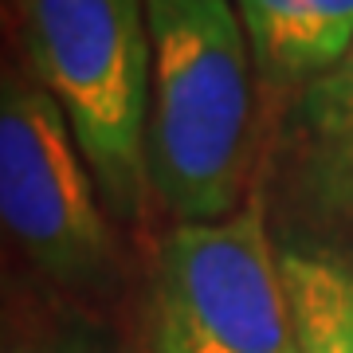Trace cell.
<instances>
[{
	"label": "cell",
	"instance_id": "obj_1",
	"mask_svg": "<svg viewBox=\"0 0 353 353\" xmlns=\"http://www.w3.org/2000/svg\"><path fill=\"white\" fill-rule=\"evenodd\" d=\"M150 196L176 224L243 208L255 161V59L236 0H145Z\"/></svg>",
	"mask_w": 353,
	"mask_h": 353
},
{
	"label": "cell",
	"instance_id": "obj_2",
	"mask_svg": "<svg viewBox=\"0 0 353 353\" xmlns=\"http://www.w3.org/2000/svg\"><path fill=\"white\" fill-rule=\"evenodd\" d=\"M12 55L63 106L114 224L145 216V0H4Z\"/></svg>",
	"mask_w": 353,
	"mask_h": 353
},
{
	"label": "cell",
	"instance_id": "obj_3",
	"mask_svg": "<svg viewBox=\"0 0 353 353\" xmlns=\"http://www.w3.org/2000/svg\"><path fill=\"white\" fill-rule=\"evenodd\" d=\"M0 236L39 287L99 314L122 294L126 252L63 106L0 59Z\"/></svg>",
	"mask_w": 353,
	"mask_h": 353
},
{
	"label": "cell",
	"instance_id": "obj_4",
	"mask_svg": "<svg viewBox=\"0 0 353 353\" xmlns=\"http://www.w3.org/2000/svg\"><path fill=\"white\" fill-rule=\"evenodd\" d=\"M138 353H290L279 252L263 204L176 224L150 259Z\"/></svg>",
	"mask_w": 353,
	"mask_h": 353
},
{
	"label": "cell",
	"instance_id": "obj_5",
	"mask_svg": "<svg viewBox=\"0 0 353 353\" xmlns=\"http://www.w3.org/2000/svg\"><path fill=\"white\" fill-rule=\"evenodd\" d=\"M236 12L275 90H306L353 43V0H236Z\"/></svg>",
	"mask_w": 353,
	"mask_h": 353
},
{
	"label": "cell",
	"instance_id": "obj_6",
	"mask_svg": "<svg viewBox=\"0 0 353 353\" xmlns=\"http://www.w3.org/2000/svg\"><path fill=\"white\" fill-rule=\"evenodd\" d=\"M294 173L322 216H353V43L326 75L299 90Z\"/></svg>",
	"mask_w": 353,
	"mask_h": 353
},
{
	"label": "cell",
	"instance_id": "obj_7",
	"mask_svg": "<svg viewBox=\"0 0 353 353\" xmlns=\"http://www.w3.org/2000/svg\"><path fill=\"white\" fill-rule=\"evenodd\" d=\"M290 353H353V267L330 252H279Z\"/></svg>",
	"mask_w": 353,
	"mask_h": 353
},
{
	"label": "cell",
	"instance_id": "obj_8",
	"mask_svg": "<svg viewBox=\"0 0 353 353\" xmlns=\"http://www.w3.org/2000/svg\"><path fill=\"white\" fill-rule=\"evenodd\" d=\"M0 353H118L94 310L28 283L0 299Z\"/></svg>",
	"mask_w": 353,
	"mask_h": 353
},
{
	"label": "cell",
	"instance_id": "obj_9",
	"mask_svg": "<svg viewBox=\"0 0 353 353\" xmlns=\"http://www.w3.org/2000/svg\"><path fill=\"white\" fill-rule=\"evenodd\" d=\"M24 287L28 283L12 267V252H8V243H4V236H0V299H8V294H16V290H24Z\"/></svg>",
	"mask_w": 353,
	"mask_h": 353
},
{
	"label": "cell",
	"instance_id": "obj_10",
	"mask_svg": "<svg viewBox=\"0 0 353 353\" xmlns=\"http://www.w3.org/2000/svg\"><path fill=\"white\" fill-rule=\"evenodd\" d=\"M0 59H16L12 55V28H8V4L0 0Z\"/></svg>",
	"mask_w": 353,
	"mask_h": 353
}]
</instances>
